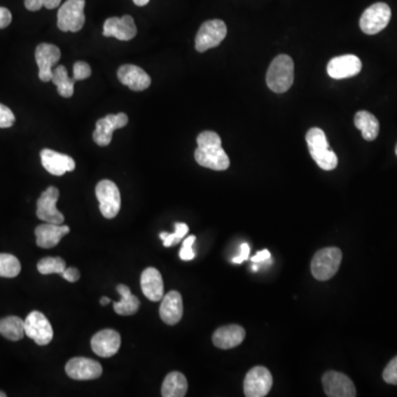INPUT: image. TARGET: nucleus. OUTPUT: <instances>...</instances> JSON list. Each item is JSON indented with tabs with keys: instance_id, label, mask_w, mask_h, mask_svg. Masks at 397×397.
Returning a JSON list of instances; mask_svg holds the SVG:
<instances>
[{
	"instance_id": "c9c22d12",
	"label": "nucleus",
	"mask_w": 397,
	"mask_h": 397,
	"mask_svg": "<svg viewBox=\"0 0 397 397\" xmlns=\"http://www.w3.org/2000/svg\"><path fill=\"white\" fill-rule=\"evenodd\" d=\"M383 379L389 384L397 385V356L387 364L383 372Z\"/></svg>"
},
{
	"instance_id": "37998d69",
	"label": "nucleus",
	"mask_w": 397,
	"mask_h": 397,
	"mask_svg": "<svg viewBox=\"0 0 397 397\" xmlns=\"http://www.w3.org/2000/svg\"><path fill=\"white\" fill-rule=\"evenodd\" d=\"M99 302H101L102 306H106L107 304H109V302H111V299H109V297H102L101 301H99Z\"/></svg>"
},
{
	"instance_id": "1a4fd4ad",
	"label": "nucleus",
	"mask_w": 397,
	"mask_h": 397,
	"mask_svg": "<svg viewBox=\"0 0 397 397\" xmlns=\"http://www.w3.org/2000/svg\"><path fill=\"white\" fill-rule=\"evenodd\" d=\"M25 333L38 345L49 344L53 339V326L42 312H32L25 320Z\"/></svg>"
},
{
	"instance_id": "58836bf2",
	"label": "nucleus",
	"mask_w": 397,
	"mask_h": 397,
	"mask_svg": "<svg viewBox=\"0 0 397 397\" xmlns=\"http://www.w3.org/2000/svg\"><path fill=\"white\" fill-rule=\"evenodd\" d=\"M61 275H62L65 281H70V283H76V281L80 279L81 276L78 270L74 267L65 268L64 272Z\"/></svg>"
},
{
	"instance_id": "f8f14e48",
	"label": "nucleus",
	"mask_w": 397,
	"mask_h": 397,
	"mask_svg": "<svg viewBox=\"0 0 397 397\" xmlns=\"http://www.w3.org/2000/svg\"><path fill=\"white\" fill-rule=\"evenodd\" d=\"M128 123V116L125 113L111 114L97 120L93 139L101 147H106L112 141L113 132L116 130L125 127Z\"/></svg>"
},
{
	"instance_id": "2eb2a0df",
	"label": "nucleus",
	"mask_w": 397,
	"mask_h": 397,
	"mask_svg": "<svg viewBox=\"0 0 397 397\" xmlns=\"http://www.w3.org/2000/svg\"><path fill=\"white\" fill-rule=\"evenodd\" d=\"M65 372L76 381L99 379L103 373L101 364L88 358H73L65 365Z\"/></svg>"
},
{
	"instance_id": "f257e3e1",
	"label": "nucleus",
	"mask_w": 397,
	"mask_h": 397,
	"mask_svg": "<svg viewBox=\"0 0 397 397\" xmlns=\"http://www.w3.org/2000/svg\"><path fill=\"white\" fill-rule=\"evenodd\" d=\"M195 158L197 164L216 172H223L230 167V158L222 148L220 136L214 132H201L197 138Z\"/></svg>"
},
{
	"instance_id": "79ce46f5",
	"label": "nucleus",
	"mask_w": 397,
	"mask_h": 397,
	"mask_svg": "<svg viewBox=\"0 0 397 397\" xmlns=\"http://www.w3.org/2000/svg\"><path fill=\"white\" fill-rule=\"evenodd\" d=\"M151 0H134L136 6H139V7H143V6L147 5Z\"/></svg>"
},
{
	"instance_id": "ddd939ff",
	"label": "nucleus",
	"mask_w": 397,
	"mask_h": 397,
	"mask_svg": "<svg viewBox=\"0 0 397 397\" xmlns=\"http://www.w3.org/2000/svg\"><path fill=\"white\" fill-rule=\"evenodd\" d=\"M322 386L329 397H354L356 389L350 377L339 372L329 371L322 377Z\"/></svg>"
},
{
	"instance_id": "473e14b6",
	"label": "nucleus",
	"mask_w": 397,
	"mask_h": 397,
	"mask_svg": "<svg viewBox=\"0 0 397 397\" xmlns=\"http://www.w3.org/2000/svg\"><path fill=\"white\" fill-rule=\"evenodd\" d=\"M62 0H25L26 8L30 11H38L46 7L47 9H55L60 6Z\"/></svg>"
},
{
	"instance_id": "f03ea898",
	"label": "nucleus",
	"mask_w": 397,
	"mask_h": 397,
	"mask_svg": "<svg viewBox=\"0 0 397 397\" xmlns=\"http://www.w3.org/2000/svg\"><path fill=\"white\" fill-rule=\"evenodd\" d=\"M306 141L312 159L320 168L327 172L337 168V155L330 148L327 136L323 130L317 127L312 128L307 132Z\"/></svg>"
},
{
	"instance_id": "5701e85b",
	"label": "nucleus",
	"mask_w": 397,
	"mask_h": 397,
	"mask_svg": "<svg viewBox=\"0 0 397 397\" xmlns=\"http://www.w3.org/2000/svg\"><path fill=\"white\" fill-rule=\"evenodd\" d=\"M245 329L241 326L229 325L218 328L212 337L213 344L222 350L239 347L245 339Z\"/></svg>"
},
{
	"instance_id": "a878e982",
	"label": "nucleus",
	"mask_w": 397,
	"mask_h": 397,
	"mask_svg": "<svg viewBox=\"0 0 397 397\" xmlns=\"http://www.w3.org/2000/svg\"><path fill=\"white\" fill-rule=\"evenodd\" d=\"M117 291L120 295V301L114 302V310L120 316H132L135 314L141 306V301L132 295L127 286H117Z\"/></svg>"
},
{
	"instance_id": "4be33fe9",
	"label": "nucleus",
	"mask_w": 397,
	"mask_h": 397,
	"mask_svg": "<svg viewBox=\"0 0 397 397\" xmlns=\"http://www.w3.org/2000/svg\"><path fill=\"white\" fill-rule=\"evenodd\" d=\"M159 314L162 321L167 325H176L183 314V301L180 293L172 291L167 293L161 301Z\"/></svg>"
},
{
	"instance_id": "9b49d317",
	"label": "nucleus",
	"mask_w": 397,
	"mask_h": 397,
	"mask_svg": "<svg viewBox=\"0 0 397 397\" xmlns=\"http://www.w3.org/2000/svg\"><path fill=\"white\" fill-rule=\"evenodd\" d=\"M60 197L55 187L48 188L40 195L36 202V216L47 223L62 224L64 216L57 209V199Z\"/></svg>"
},
{
	"instance_id": "a211bd4d",
	"label": "nucleus",
	"mask_w": 397,
	"mask_h": 397,
	"mask_svg": "<svg viewBox=\"0 0 397 397\" xmlns=\"http://www.w3.org/2000/svg\"><path fill=\"white\" fill-rule=\"evenodd\" d=\"M103 34L105 36H114L120 41H130L137 34V27L132 16L112 17L104 24Z\"/></svg>"
},
{
	"instance_id": "423d86ee",
	"label": "nucleus",
	"mask_w": 397,
	"mask_h": 397,
	"mask_svg": "<svg viewBox=\"0 0 397 397\" xmlns=\"http://www.w3.org/2000/svg\"><path fill=\"white\" fill-rule=\"evenodd\" d=\"M228 34V28L224 21L214 19L205 21L199 29L195 38V49L199 53H205L207 50L218 47Z\"/></svg>"
},
{
	"instance_id": "4c0bfd02",
	"label": "nucleus",
	"mask_w": 397,
	"mask_h": 397,
	"mask_svg": "<svg viewBox=\"0 0 397 397\" xmlns=\"http://www.w3.org/2000/svg\"><path fill=\"white\" fill-rule=\"evenodd\" d=\"M13 15L9 9L5 7H0V29H5L11 24Z\"/></svg>"
},
{
	"instance_id": "2f4dec72",
	"label": "nucleus",
	"mask_w": 397,
	"mask_h": 397,
	"mask_svg": "<svg viewBox=\"0 0 397 397\" xmlns=\"http://www.w3.org/2000/svg\"><path fill=\"white\" fill-rule=\"evenodd\" d=\"M188 232H189V228H188L187 224L176 223L174 233L161 232L159 237L164 241L165 247H172L180 243V242L183 239V237H186V234H187Z\"/></svg>"
},
{
	"instance_id": "9d476101",
	"label": "nucleus",
	"mask_w": 397,
	"mask_h": 397,
	"mask_svg": "<svg viewBox=\"0 0 397 397\" xmlns=\"http://www.w3.org/2000/svg\"><path fill=\"white\" fill-rule=\"evenodd\" d=\"M273 386V377L264 366H255L244 379V394L247 397H264Z\"/></svg>"
},
{
	"instance_id": "412c9836",
	"label": "nucleus",
	"mask_w": 397,
	"mask_h": 397,
	"mask_svg": "<svg viewBox=\"0 0 397 397\" xmlns=\"http://www.w3.org/2000/svg\"><path fill=\"white\" fill-rule=\"evenodd\" d=\"M70 233V228L61 224L46 223L36 226V245L41 249H53L59 244L63 237Z\"/></svg>"
},
{
	"instance_id": "7c9ffc66",
	"label": "nucleus",
	"mask_w": 397,
	"mask_h": 397,
	"mask_svg": "<svg viewBox=\"0 0 397 397\" xmlns=\"http://www.w3.org/2000/svg\"><path fill=\"white\" fill-rule=\"evenodd\" d=\"M38 270L42 275H50V274H62L67 268L65 260L61 257H44L38 263Z\"/></svg>"
},
{
	"instance_id": "20e7f679",
	"label": "nucleus",
	"mask_w": 397,
	"mask_h": 397,
	"mask_svg": "<svg viewBox=\"0 0 397 397\" xmlns=\"http://www.w3.org/2000/svg\"><path fill=\"white\" fill-rule=\"evenodd\" d=\"M342 252L337 247H326L320 249L312 262V273L318 281H329L340 268Z\"/></svg>"
},
{
	"instance_id": "c85d7f7f",
	"label": "nucleus",
	"mask_w": 397,
	"mask_h": 397,
	"mask_svg": "<svg viewBox=\"0 0 397 397\" xmlns=\"http://www.w3.org/2000/svg\"><path fill=\"white\" fill-rule=\"evenodd\" d=\"M53 83L57 88V93L61 97L69 99L74 94V84L76 80L70 78L68 74V70L63 65H59L53 70Z\"/></svg>"
},
{
	"instance_id": "f704fd0d",
	"label": "nucleus",
	"mask_w": 397,
	"mask_h": 397,
	"mask_svg": "<svg viewBox=\"0 0 397 397\" xmlns=\"http://www.w3.org/2000/svg\"><path fill=\"white\" fill-rule=\"evenodd\" d=\"M92 74L91 67L83 61H78L73 67V78L76 81L85 80Z\"/></svg>"
},
{
	"instance_id": "4468645a",
	"label": "nucleus",
	"mask_w": 397,
	"mask_h": 397,
	"mask_svg": "<svg viewBox=\"0 0 397 397\" xmlns=\"http://www.w3.org/2000/svg\"><path fill=\"white\" fill-rule=\"evenodd\" d=\"M61 59V51L57 46L41 43L36 49V61L39 68V78L50 82L53 78V68Z\"/></svg>"
},
{
	"instance_id": "39448f33",
	"label": "nucleus",
	"mask_w": 397,
	"mask_h": 397,
	"mask_svg": "<svg viewBox=\"0 0 397 397\" xmlns=\"http://www.w3.org/2000/svg\"><path fill=\"white\" fill-rule=\"evenodd\" d=\"M85 0H67L57 11V27L63 32H78L85 24Z\"/></svg>"
},
{
	"instance_id": "cd10ccee",
	"label": "nucleus",
	"mask_w": 397,
	"mask_h": 397,
	"mask_svg": "<svg viewBox=\"0 0 397 397\" xmlns=\"http://www.w3.org/2000/svg\"><path fill=\"white\" fill-rule=\"evenodd\" d=\"M0 335L11 341H19L24 337L25 320L16 316L0 319Z\"/></svg>"
},
{
	"instance_id": "6e6552de",
	"label": "nucleus",
	"mask_w": 397,
	"mask_h": 397,
	"mask_svg": "<svg viewBox=\"0 0 397 397\" xmlns=\"http://www.w3.org/2000/svg\"><path fill=\"white\" fill-rule=\"evenodd\" d=\"M392 11L385 3H377L364 11L360 19V28L366 34H377L386 28Z\"/></svg>"
},
{
	"instance_id": "a19ab883",
	"label": "nucleus",
	"mask_w": 397,
	"mask_h": 397,
	"mask_svg": "<svg viewBox=\"0 0 397 397\" xmlns=\"http://www.w3.org/2000/svg\"><path fill=\"white\" fill-rule=\"evenodd\" d=\"M270 253L268 249H263L260 252L257 253L255 256L252 257V262L253 263H262L266 262V260H270Z\"/></svg>"
},
{
	"instance_id": "c03bdc74",
	"label": "nucleus",
	"mask_w": 397,
	"mask_h": 397,
	"mask_svg": "<svg viewBox=\"0 0 397 397\" xmlns=\"http://www.w3.org/2000/svg\"><path fill=\"white\" fill-rule=\"evenodd\" d=\"M7 396V394H6V393L1 392V391H0V397H6Z\"/></svg>"
},
{
	"instance_id": "bb28decb",
	"label": "nucleus",
	"mask_w": 397,
	"mask_h": 397,
	"mask_svg": "<svg viewBox=\"0 0 397 397\" xmlns=\"http://www.w3.org/2000/svg\"><path fill=\"white\" fill-rule=\"evenodd\" d=\"M354 124L358 130H361L362 136L368 141H372L377 137L379 132V123L377 117L366 111H360L354 116Z\"/></svg>"
},
{
	"instance_id": "c756f323",
	"label": "nucleus",
	"mask_w": 397,
	"mask_h": 397,
	"mask_svg": "<svg viewBox=\"0 0 397 397\" xmlns=\"http://www.w3.org/2000/svg\"><path fill=\"white\" fill-rule=\"evenodd\" d=\"M20 262L11 254H0V277L13 278L19 275Z\"/></svg>"
},
{
	"instance_id": "e433bc0d",
	"label": "nucleus",
	"mask_w": 397,
	"mask_h": 397,
	"mask_svg": "<svg viewBox=\"0 0 397 397\" xmlns=\"http://www.w3.org/2000/svg\"><path fill=\"white\" fill-rule=\"evenodd\" d=\"M16 117L11 109L5 105L0 104V128H9L15 124Z\"/></svg>"
},
{
	"instance_id": "f3484780",
	"label": "nucleus",
	"mask_w": 397,
	"mask_h": 397,
	"mask_svg": "<svg viewBox=\"0 0 397 397\" xmlns=\"http://www.w3.org/2000/svg\"><path fill=\"white\" fill-rule=\"evenodd\" d=\"M361 70V60L356 55H353L333 57V60L328 63L327 67L328 74L335 80L358 76Z\"/></svg>"
},
{
	"instance_id": "0eeeda50",
	"label": "nucleus",
	"mask_w": 397,
	"mask_h": 397,
	"mask_svg": "<svg viewBox=\"0 0 397 397\" xmlns=\"http://www.w3.org/2000/svg\"><path fill=\"white\" fill-rule=\"evenodd\" d=\"M99 210L106 218H114L120 210V193L114 182L102 180L95 188Z\"/></svg>"
},
{
	"instance_id": "a18cd8bd",
	"label": "nucleus",
	"mask_w": 397,
	"mask_h": 397,
	"mask_svg": "<svg viewBox=\"0 0 397 397\" xmlns=\"http://www.w3.org/2000/svg\"><path fill=\"white\" fill-rule=\"evenodd\" d=\"M395 153H396V156H397V145H396V149H395Z\"/></svg>"
},
{
	"instance_id": "72a5a7b5",
	"label": "nucleus",
	"mask_w": 397,
	"mask_h": 397,
	"mask_svg": "<svg viewBox=\"0 0 397 397\" xmlns=\"http://www.w3.org/2000/svg\"><path fill=\"white\" fill-rule=\"evenodd\" d=\"M195 235H190L182 243L181 249H180L179 256L182 260H193L195 257V251L193 246L195 244Z\"/></svg>"
},
{
	"instance_id": "aec40b11",
	"label": "nucleus",
	"mask_w": 397,
	"mask_h": 397,
	"mask_svg": "<svg viewBox=\"0 0 397 397\" xmlns=\"http://www.w3.org/2000/svg\"><path fill=\"white\" fill-rule=\"evenodd\" d=\"M117 78L120 83L128 86L132 91H144L151 84V76L139 67L132 64H125L118 69Z\"/></svg>"
},
{
	"instance_id": "7ed1b4c3",
	"label": "nucleus",
	"mask_w": 397,
	"mask_h": 397,
	"mask_svg": "<svg viewBox=\"0 0 397 397\" xmlns=\"http://www.w3.org/2000/svg\"><path fill=\"white\" fill-rule=\"evenodd\" d=\"M268 88L275 93H285L293 83V61L289 55L276 57L266 76Z\"/></svg>"
},
{
	"instance_id": "b1692460",
	"label": "nucleus",
	"mask_w": 397,
	"mask_h": 397,
	"mask_svg": "<svg viewBox=\"0 0 397 397\" xmlns=\"http://www.w3.org/2000/svg\"><path fill=\"white\" fill-rule=\"evenodd\" d=\"M141 291L147 298L153 302L164 298V281L156 268L148 267L144 270L141 277Z\"/></svg>"
},
{
	"instance_id": "dca6fc26",
	"label": "nucleus",
	"mask_w": 397,
	"mask_h": 397,
	"mask_svg": "<svg viewBox=\"0 0 397 397\" xmlns=\"http://www.w3.org/2000/svg\"><path fill=\"white\" fill-rule=\"evenodd\" d=\"M120 335L115 330H101L92 337V350L101 358H111L120 350Z\"/></svg>"
},
{
	"instance_id": "6ab92c4d",
	"label": "nucleus",
	"mask_w": 397,
	"mask_h": 397,
	"mask_svg": "<svg viewBox=\"0 0 397 397\" xmlns=\"http://www.w3.org/2000/svg\"><path fill=\"white\" fill-rule=\"evenodd\" d=\"M43 168L53 176H63L76 169V161L68 155L57 153L53 149H43L40 153Z\"/></svg>"
},
{
	"instance_id": "ea45409f",
	"label": "nucleus",
	"mask_w": 397,
	"mask_h": 397,
	"mask_svg": "<svg viewBox=\"0 0 397 397\" xmlns=\"http://www.w3.org/2000/svg\"><path fill=\"white\" fill-rule=\"evenodd\" d=\"M249 246L247 243H243L241 245V253H239V256L234 257L232 262L235 263V264H241V263L244 262L249 258Z\"/></svg>"
},
{
	"instance_id": "393cba45",
	"label": "nucleus",
	"mask_w": 397,
	"mask_h": 397,
	"mask_svg": "<svg viewBox=\"0 0 397 397\" xmlns=\"http://www.w3.org/2000/svg\"><path fill=\"white\" fill-rule=\"evenodd\" d=\"M188 382L183 374L172 372L165 377L161 395L164 397H183L187 394Z\"/></svg>"
}]
</instances>
